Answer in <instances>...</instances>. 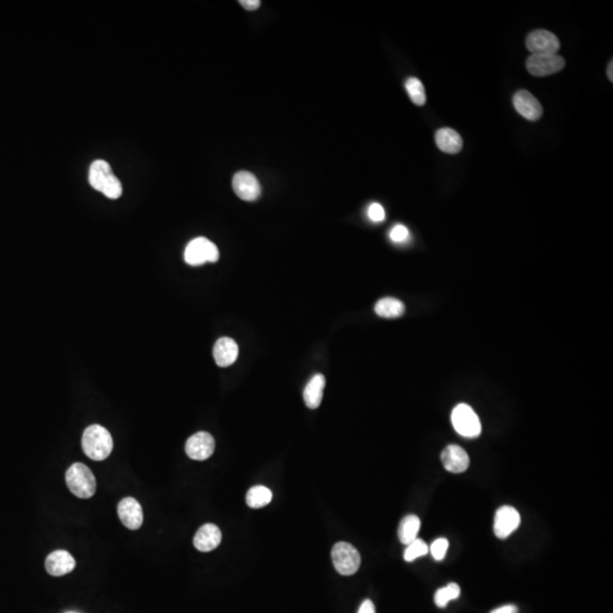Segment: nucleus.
Instances as JSON below:
<instances>
[{
  "label": "nucleus",
  "instance_id": "1",
  "mask_svg": "<svg viewBox=\"0 0 613 613\" xmlns=\"http://www.w3.org/2000/svg\"><path fill=\"white\" fill-rule=\"evenodd\" d=\"M89 182L97 191L105 194L109 199H118L123 193V186L120 180L114 175L107 161H93L90 166Z\"/></svg>",
  "mask_w": 613,
  "mask_h": 613
},
{
  "label": "nucleus",
  "instance_id": "2",
  "mask_svg": "<svg viewBox=\"0 0 613 613\" xmlns=\"http://www.w3.org/2000/svg\"><path fill=\"white\" fill-rule=\"evenodd\" d=\"M114 442L111 433L100 425H91L84 431L82 449L90 459L102 461L111 456Z\"/></svg>",
  "mask_w": 613,
  "mask_h": 613
},
{
  "label": "nucleus",
  "instance_id": "3",
  "mask_svg": "<svg viewBox=\"0 0 613 613\" xmlns=\"http://www.w3.org/2000/svg\"><path fill=\"white\" fill-rule=\"evenodd\" d=\"M65 478L68 490L80 499H90L96 493V477L83 463H73L67 469Z\"/></svg>",
  "mask_w": 613,
  "mask_h": 613
},
{
  "label": "nucleus",
  "instance_id": "4",
  "mask_svg": "<svg viewBox=\"0 0 613 613\" xmlns=\"http://www.w3.org/2000/svg\"><path fill=\"white\" fill-rule=\"evenodd\" d=\"M451 420L456 433L463 438H477L481 433V420L468 404H458L453 409Z\"/></svg>",
  "mask_w": 613,
  "mask_h": 613
},
{
  "label": "nucleus",
  "instance_id": "5",
  "mask_svg": "<svg viewBox=\"0 0 613 613\" xmlns=\"http://www.w3.org/2000/svg\"><path fill=\"white\" fill-rule=\"evenodd\" d=\"M332 560L336 571L343 576H351L360 567L361 557L355 546L339 542L332 549Z\"/></svg>",
  "mask_w": 613,
  "mask_h": 613
},
{
  "label": "nucleus",
  "instance_id": "6",
  "mask_svg": "<svg viewBox=\"0 0 613 613\" xmlns=\"http://www.w3.org/2000/svg\"><path fill=\"white\" fill-rule=\"evenodd\" d=\"M218 258V248L206 237L193 239L185 248L184 260L190 266H200L206 262H216Z\"/></svg>",
  "mask_w": 613,
  "mask_h": 613
},
{
  "label": "nucleus",
  "instance_id": "7",
  "mask_svg": "<svg viewBox=\"0 0 613 613\" xmlns=\"http://www.w3.org/2000/svg\"><path fill=\"white\" fill-rule=\"evenodd\" d=\"M566 65L561 56L557 55H532L528 57L526 67L530 74L534 77H542L555 74L562 71Z\"/></svg>",
  "mask_w": 613,
  "mask_h": 613
},
{
  "label": "nucleus",
  "instance_id": "8",
  "mask_svg": "<svg viewBox=\"0 0 613 613\" xmlns=\"http://www.w3.org/2000/svg\"><path fill=\"white\" fill-rule=\"evenodd\" d=\"M526 47L532 55H555L560 49V41L548 30H536L528 35Z\"/></svg>",
  "mask_w": 613,
  "mask_h": 613
},
{
  "label": "nucleus",
  "instance_id": "9",
  "mask_svg": "<svg viewBox=\"0 0 613 613\" xmlns=\"http://www.w3.org/2000/svg\"><path fill=\"white\" fill-rule=\"evenodd\" d=\"M215 451V440L207 431H199L192 435L185 443V452L189 458L204 461L213 456Z\"/></svg>",
  "mask_w": 613,
  "mask_h": 613
},
{
  "label": "nucleus",
  "instance_id": "10",
  "mask_svg": "<svg viewBox=\"0 0 613 613\" xmlns=\"http://www.w3.org/2000/svg\"><path fill=\"white\" fill-rule=\"evenodd\" d=\"M233 190L244 201H255L262 193V186L253 173L241 170L233 177Z\"/></svg>",
  "mask_w": 613,
  "mask_h": 613
},
{
  "label": "nucleus",
  "instance_id": "11",
  "mask_svg": "<svg viewBox=\"0 0 613 613\" xmlns=\"http://www.w3.org/2000/svg\"><path fill=\"white\" fill-rule=\"evenodd\" d=\"M520 525V515L512 507L504 506L497 509L494 518V533L497 539L510 536Z\"/></svg>",
  "mask_w": 613,
  "mask_h": 613
},
{
  "label": "nucleus",
  "instance_id": "12",
  "mask_svg": "<svg viewBox=\"0 0 613 613\" xmlns=\"http://www.w3.org/2000/svg\"><path fill=\"white\" fill-rule=\"evenodd\" d=\"M118 514L120 521L129 530H136L143 524V511L141 504L133 497L120 500L118 506Z\"/></svg>",
  "mask_w": 613,
  "mask_h": 613
},
{
  "label": "nucleus",
  "instance_id": "13",
  "mask_svg": "<svg viewBox=\"0 0 613 613\" xmlns=\"http://www.w3.org/2000/svg\"><path fill=\"white\" fill-rule=\"evenodd\" d=\"M514 106L523 118L532 122L539 120L543 114L541 102L527 90H520L516 93L514 96Z\"/></svg>",
  "mask_w": 613,
  "mask_h": 613
},
{
  "label": "nucleus",
  "instance_id": "14",
  "mask_svg": "<svg viewBox=\"0 0 613 613\" xmlns=\"http://www.w3.org/2000/svg\"><path fill=\"white\" fill-rule=\"evenodd\" d=\"M441 459L444 468L453 474L465 472L468 469L469 463H470L467 452L463 450V447L456 445V444H451L444 449L441 454Z\"/></svg>",
  "mask_w": 613,
  "mask_h": 613
},
{
  "label": "nucleus",
  "instance_id": "15",
  "mask_svg": "<svg viewBox=\"0 0 613 613\" xmlns=\"http://www.w3.org/2000/svg\"><path fill=\"white\" fill-rule=\"evenodd\" d=\"M75 564L77 562L72 557L71 553H68L64 550H58V551H54L47 557L45 567H46L47 573L49 575L59 577L73 571Z\"/></svg>",
  "mask_w": 613,
  "mask_h": 613
},
{
  "label": "nucleus",
  "instance_id": "16",
  "mask_svg": "<svg viewBox=\"0 0 613 613\" xmlns=\"http://www.w3.org/2000/svg\"><path fill=\"white\" fill-rule=\"evenodd\" d=\"M222 542V532L216 525L206 524L201 526L194 535L193 546L200 552H210L218 548Z\"/></svg>",
  "mask_w": 613,
  "mask_h": 613
},
{
  "label": "nucleus",
  "instance_id": "17",
  "mask_svg": "<svg viewBox=\"0 0 613 613\" xmlns=\"http://www.w3.org/2000/svg\"><path fill=\"white\" fill-rule=\"evenodd\" d=\"M216 364L219 367H228L234 364L239 355V347L234 340L222 337L214 345L213 351Z\"/></svg>",
  "mask_w": 613,
  "mask_h": 613
},
{
  "label": "nucleus",
  "instance_id": "18",
  "mask_svg": "<svg viewBox=\"0 0 613 613\" xmlns=\"http://www.w3.org/2000/svg\"><path fill=\"white\" fill-rule=\"evenodd\" d=\"M435 142L440 150L445 154H458L463 149V138L454 129L444 127L435 133Z\"/></svg>",
  "mask_w": 613,
  "mask_h": 613
},
{
  "label": "nucleus",
  "instance_id": "19",
  "mask_svg": "<svg viewBox=\"0 0 613 613\" xmlns=\"http://www.w3.org/2000/svg\"><path fill=\"white\" fill-rule=\"evenodd\" d=\"M326 381L321 374L315 375L303 391V400L307 407L310 409H317L321 406V400H323L324 388H325Z\"/></svg>",
  "mask_w": 613,
  "mask_h": 613
},
{
  "label": "nucleus",
  "instance_id": "20",
  "mask_svg": "<svg viewBox=\"0 0 613 613\" xmlns=\"http://www.w3.org/2000/svg\"><path fill=\"white\" fill-rule=\"evenodd\" d=\"M404 302L391 296L383 298L375 305V312L379 317L398 318L404 314Z\"/></svg>",
  "mask_w": 613,
  "mask_h": 613
},
{
  "label": "nucleus",
  "instance_id": "21",
  "mask_svg": "<svg viewBox=\"0 0 613 613\" xmlns=\"http://www.w3.org/2000/svg\"><path fill=\"white\" fill-rule=\"evenodd\" d=\"M420 530V518L415 515L404 517L399 526V539H400L401 543L409 546L410 543L417 539Z\"/></svg>",
  "mask_w": 613,
  "mask_h": 613
},
{
  "label": "nucleus",
  "instance_id": "22",
  "mask_svg": "<svg viewBox=\"0 0 613 613\" xmlns=\"http://www.w3.org/2000/svg\"><path fill=\"white\" fill-rule=\"evenodd\" d=\"M273 497L271 491L267 487L253 486L250 488L247 494V504L250 508L259 509L269 504Z\"/></svg>",
  "mask_w": 613,
  "mask_h": 613
},
{
  "label": "nucleus",
  "instance_id": "23",
  "mask_svg": "<svg viewBox=\"0 0 613 613\" xmlns=\"http://www.w3.org/2000/svg\"><path fill=\"white\" fill-rule=\"evenodd\" d=\"M406 90L409 95L411 102L417 106H424L426 104V93L424 84L417 77H409L406 81Z\"/></svg>",
  "mask_w": 613,
  "mask_h": 613
},
{
  "label": "nucleus",
  "instance_id": "24",
  "mask_svg": "<svg viewBox=\"0 0 613 613\" xmlns=\"http://www.w3.org/2000/svg\"><path fill=\"white\" fill-rule=\"evenodd\" d=\"M460 596V587L456 582H451L447 587H442L435 593V604L438 607H445L449 602Z\"/></svg>",
  "mask_w": 613,
  "mask_h": 613
},
{
  "label": "nucleus",
  "instance_id": "25",
  "mask_svg": "<svg viewBox=\"0 0 613 613\" xmlns=\"http://www.w3.org/2000/svg\"><path fill=\"white\" fill-rule=\"evenodd\" d=\"M427 552H429L427 544L422 539H416L407 546V549L404 551V558L408 562H411V561L427 555Z\"/></svg>",
  "mask_w": 613,
  "mask_h": 613
},
{
  "label": "nucleus",
  "instance_id": "26",
  "mask_svg": "<svg viewBox=\"0 0 613 613\" xmlns=\"http://www.w3.org/2000/svg\"><path fill=\"white\" fill-rule=\"evenodd\" d=\"M447 548H449V541L447 539H438L434 541L431 546L433 558L436 561L443 560L447 555Z\"/></svg>",
  "mask_w": 613,
  "mask_h": 613
},
{
  "label": "nucleus",
  "instance_id": "27",
  "mask_svg": "<svg viewBox=\"0 0 613 613\" xmlns=\"http://www.w3.org/2000/svg\"><path fill=\"white\" fill-rule=\"evenodd\" d=\"M390 237L395 244H402L409 237V231H408V228L406 226L398 224V225H395V228H392L391 232H390Z\"/></svg>",
  "mask_w": 613,
  "mask_h": 613
},
{
  "label": "nucleus",
  "instance_id": "28",
  "mask_svg": "<svg viewBox=\"0 0 613 613\" xmlns=\"http://www.w3.org/2000/svg\"><path fill=\"white\" fill-rule=\"evenodd\" d=\"M368 217L375 223L383 222L385 219V210L382 205L372 204L368 208Z\"/></svg>",
  "mask_w": 613,
  "mask_h": 613
},
{
  "label": "nucleus",
  "instance_id": "29",
  "mask_svg": "<svg viewBox=\"0 0 613 613\" xmlns=\"http://www.w3.org/2000/svg\"><path fill=\"white\" fill-rule=\"evenodd\" d=\"M239 3H240L241 6L248 10H256L260 6V1L259 0H241Z\"/></svg>",
  "mask_w": 613,
  "mask_h": 613
},
{
  "label": "nucleus",
  "instance_id": "30",
  "mask_svg": "<svg viewBox=\"0 0 613 613\" xmlns=\"http://www.w3.org/2000/svg\"><path fill=\"white\" fill-rule=\"evenodd\" d=\"M358 613H376L375 612V605L370 600H366L364 603L361 604Z\"/></svg>",
  "mask_w": 613,
  "mask_h": 613
},
{
  "label": "nucleus",
  "instance_id": "31",
  "mask_svg": "<svg viewBox=\"0 0 613 613\" xmlns=\"http://www.w3.org/2000/svg\"><path fill=\"white\" fill-rule=\"evenodd\" d=\"M491 613H518V609L515 605H504V607H497Z\"/></svg>",
  "mask_w": 613,
  "mask_h": 613
},
{
  "label": "nucleus",
  "instance_id": "32",
  "mask_svg": "<svg viewBox=\"0 0 613 613\" xmlns=\"http://www.w3.org/2000/svg\"><path fill=\"white\" fill-rule=\"evenodd\" d=\"M607 77H609V80L611 82H613V62L611 61L610 64H609V67H607Z\"/></svg>",
  "mask_w": 613,
  "mask_h": 613
},
{
  "label": "nucleus",
  "instance_id": "33",
  "mask_svg": "<svg viewBox=\"0 0 613 613\" xmlns=\"http://www.w3.org/2000/svg\"><path fill=\"white\" fill-rule=\"evenodd\" d=\"M64 613H80V612H77V611H66V612H64Z\"/></svg>",
  "mask_w": 613,
  "mask_h": 613
}]
</instances>
